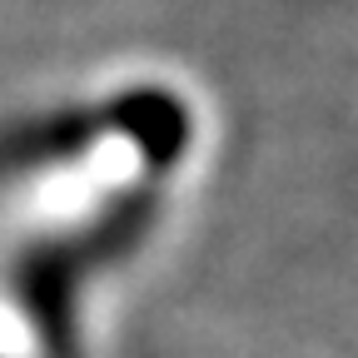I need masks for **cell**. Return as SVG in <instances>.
<instances>
[{"instance_id": "cell-1", "label": "cell", "mask_w": 358, "mask_h": 358, "mask_svg": "<svg viewBox=\"0 0 358 358\" xmlns=\"http://www.w3.org/2000/svg\"><path fill=\"white\" fill-rule=\"evenodd\" d=\"M194 150L159 85L0 140V358H85V308L145 244Z\"/></svg>"}]
</instances>
